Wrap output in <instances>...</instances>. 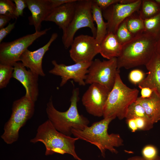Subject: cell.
<instances>
[{"instance_id":"obj_3","label":"cell","mask_w":160,"mask_h":160,"mask_svg":"<svg viewBox=\"0 0 160 160\" xmlns=\"http://www.w3.org/2000/svg\"><path fill=\"white\" fill-rule=\"evenodd\" d=\"M112 118H104L93 123L83 130L73 129L72 135L75 137L85 141L93 144L100 150L102 156H105V151L108 150L113 153L118 152L115 147L123 145L124 141L118 134H108V130Z\"/></svg>"},{"instance_id":"obj_10","label":"cell","mask_w":160,"mask_h":160,"mask_svg":"<svg viewBox=\"0 0 160 160\" xmlns=\"http://www.w3.org/2000/svg\"><path fill=\"white\" fill-rule=\"evenodd\" d=\"M142 0H136L128 4L117 3L102 10L103 17L107 20V33L115 34L119 25L127 17L139 11Z\"/></svg>"},{"instance_id":"obj_34","label":"cell","mask_w":160,"mask_h":160,"mask_svg":"<svg viewBox=\"0 0 160 160\" xmlns=\"http://www.w3.org/2000/svg\"><path fill=\"white\" fill-rule=\"evenodd\" d=\"M15 22L9 23L5 27L0 29V43L15 28Z\"/></svg>"},{"instance_id":"obj_6","label":"cell","mask_w":160,"mask_h":160,"mask_svg":"<svg viewBox=\"0 0 160 160\" xmlns=\"http://www.w3.org/2000/svg\"><path fill=\"white\" fill-rule=\"evenodd\" d=\"M35 103L25 95L13 102L12 114L1 136L6 144H11L17 141L20 129L34 114Z\"/></svg>"},{"instance_id":"obj_37","label":"cell","mask_w":160,"mask_h":160,"mask_svg":"<svg viewBox=\"0 0 160 160\" xmlns=\"http://www.w3.org/2000/svg\"><path fill=\"white\" fill-rule=\"evenodd\" d=\"M128 127L132 132H135L138 130L135 119H130L126 120Z\"/></svg>"},{"instance_id":"obj_36","label":"cell","mask_w":160,"mask_h":160,"mask_svg":"<svg viewBox=\"0 0 160 160\" xmlns=\"http://www.w3.org/2000/svg\"><path fill=\"white\" fill-rule=\"evenodd\" d=\"M52 9L65 4L73 2L76 0H49Z\"/></svg>"},{"instance_id":"obj_15","label":"cell","mask_w":160,"mask_h":160,"mask_svg":"<svg viewBox=\"0 0 160 160\" xmlns=\"http://www.w3.org/2000/svg\"><path fill=\"white\" fill-rule=\"evenodd\" d=\"M57 36V33H54L48 42L42 47L33 51L27 49L20 57V61L25 67L33 72L39 76H44L45 74L42 67L43 58L52 43Z\"/></svg>"},{"instance_id":"obj_38","label":"cell","mask_w":160,"mask_h":160,"mask_svg":"<svg viewBox=\"0 0 160 160\" xmlns=\"http://www.w3.org/2000/svg\"><path fill=\"white\" fill-rule=\"evenodd\" d=\"M11 19L7 16L0 15V29L4 28Z\"/></svg>"},{"instance_id":"obj_14","label":"cell","mask_w":160,"mask_h":160,"mask_svg":"<svg viewBox=\"0 0 160 160\" xmlns=\"http://www.w3.org/2000/svg\"><path fill=\"white\" fill-rule=\"evenodd\" d=\"M13 66V77L18 81L24 87L26 91L25 95L35 103L39 95V76L29 69L26 70L22 62L16 63Z\"/></svg>"},{"instance_id":"obj_22","label":"cell","mask_w":160,"mask_h":160,"mask_svg":"<svg viewBox=\"0 0 160 160\" xmlns=\"http://www.w3.org/2000/svg\"><path fill=\"white\" fill-rule=\"evenodd\" d=\"M139 11L140 17L145 20L159 14L160 12V5L154 0H142Z\"/></svg>"},{"instance_id":"obj_9","label":"cell","mask_w":160,"mask_h":160,"mask_svg":"<svg viewBox=\"0 0 160 160\" xmlns=\"http://www.w3.org/2000/svg\"><path fill=\"white\" fill-rule=\"evenodd\" d=\"M51 29L35 31L12 41L0 44V63L13 66L19 61L23 53L37 39L47 33Z\"/></svg>"},{"instance_id":"obj_27","label":"cell","mask_w":160,"mask_h":160,"mask_svg":"<svg viewBox=\"0 0 160 160\" xmlns=\"http://www.w3.org/2000/svg\"><path fill=\"white\" fill-rule=\"evenodd\" d=\"M13 66L0 63V89L6 87L13 77Z\"/></svg>"},{"instance_id":"obj_7","label":"cell","mask_w":160,"mask_h":160,"mask_svg":"<svg viewBox=\"0 0 160 160\" xmlns=\"http://www.w3.org/2000/svg\"><path fill=\"white\" fill-rule=\"evenodd\" d=\"M91 3V0H78L77 1L72 20L68 27L63 32L62 41L65 49L71 47L75 34L81 28H89L93 36L95 38L97 30L92 19Z\"/></svg>"},{"instance_id":"obj_11","label":"cell","mask_w":160,"mask_h":160,"mask_svg":"<svg viewBox=\"0 0 160 160\" xmlns=\"http://www.w3.org/2000/svg\"><path fill=\"white\" fill-rule=\"evenodd\" d=\"M69 51L70 56L75 63L91 62L100 52V46L95 38L81 34L74 39Z\"/></svg>"},{"instance_id":"obj_40","label":"cell","mask_w":160,"mask_h":160,"mask_svg":"<svg viewBox=\"0 0 160 160\" xmlns=\"http://www.w3.org/2000/svg\"><path fill=\"white\" fill-rule=\"evenodd\" d=\"M156 52L160 55V39L158 40L157 42Z\"/></svg>"},{"instance_id":"obj_30","label":"cell","mask_w":160,"mask_h":160,"mask_svg":"<svg viewBox=\"0 0 160 160\" xmlns=\"http://www.w3.org/2000/svg\"><path fill=\"white\" fill-rule=\"evenodd\" d=\"M142 156L146 159L152 160L158 155V150L156 148L151 145L145 146L142 150Z\"/></svg>"},{"instance_id":"obj_28","label":"cell","mask_w":160,"mask_h":160,"mask_svg":"<svg viewBox=\"0 0 160 160\" xmlns=\"http://www.w3.org/2000/svg\"><path fill=\"white\" fill-rule=\"evenodd\" d=\"M13 1L10 0H0V14L11 19H17L16 7Z\"/></svg>"},{"instance_id":"obj_21","label":"cell","mask_w":160,"mask_h":160,"mask_svg":"<svg viewBox=\"0 0 160 160\" xmlns=\"http://www.w3.org/2000/svg\"><path fill=\"white\" fill-rule=\"evenodd\" d=\"M91 9L93 21L97 25L95 39L97 44L100 45L107 33V23L103 20L102 10L92 0Z\"/></svg>"},{"instance_id":"obj_41","label":"cell","mask_w":160,"mask_h":160,"mask_svg":"<svg viewBox=\"0 0 160 160\" xmlns=\"http://www.w3.org/2000/svg\"><path fill=\"white\" fill-rule=\"evenodd\" d=\"M154 1L158 4L160 5V0H154Z\"/></svg>"},{"instance_id":"obj_2","label":"cell","mask_w":160,"mask_h":160,"mask_svg":"<svg viewBox=\"0 0 160 160\" xmlns=\"http://www.w3.org/2000/svg\"><path fill=\"white\" fill-rule=\"evenodd\" d=\"M79 93L78 88L73 89L70 106L64 112L59 111L55 108L52 97L47 104L46 111L48 119L56 129L69 136L72 135L73 129L83 130L88 126L90 122L87 118L79 113L77 105Z\"/></svg>"},{"instance_id":"obj_17","label":"cell","mask_w":160,"mask_h":160,"mask_svg":"<svg viewBox=\"0 0 160 160\" xmlns=\"http://www.w3.org/2000/svg\"><path fill=\"white\" fill-rule=\"evenodd\" d=\"M77 0L53 9L44 21L55 23L63 32L72 20Z\"/></svg>"},{"instance_id":"obj_19","label":"cell","mask_w":160,"mask_h":160,"mask_svg":"<svg viewBox=\"0 0 160 160\" xmlns=\"http://www.w3.org/2000/svg\"><path fill=\"white\" fill-rule=\"evenodd\" d=\"M99 53L103 57L109 60L118 57L120 55L122 45L115 34L108 33L99 45Z\"/></svg>"},{"instance_id":"obj_33","label":"cell","mask_w":160,"mask_h":160,"mask_svg":"<svg viewBox=\"0 0 160 160\" xmlns=\"http://www.w3.org/2000/svg\"><path fill=\"white\" fill-rule=\"evenodd\" d=\"M16 7V13L17 18L23 15V10L27 7L25 0H13Z\"/></svg>"},{"instance_id":"obj_23","label":"cell","mask_w":160,"mask_h":160,"mask_svg":"<svg viewBox=\"0 0 160 160\" xmlns=\"http://www.w3.org/2000/svg\"><path fill=\"white\" fill-rule=\"evenodd\" d=\"M126 19L127 28L130 33L135 37L145 32L144 20L139 15L133 14Z\"/></svg>"},{"instance_id":"obj_32","label":"cell","mask_w":160,"mask_h":160,"mask_svg":"<svg viewBox=\"0 0 160 160\" xmlns=\"http://www.w3.org/2000/svg\"><path fill=\"white\" fill-rule=\"evenodd\" d=\"M92 1L102 10L112 4L120 3L121 0H92Z\"/></svg>"},{"instance_id":"obj_13","label":"cell","mask_w":160,"mask_h":160,"mask_svg":"<svg viewBox=\"0 0 160 160\" xmlns=\"http://www.w3.org/2000/svg\"><path fill=\"white\" fill-rule=\"evenodd\" d=\"M110 91L100 84H90L81 98L82 104L87 111L95 116H103L104 107Z\"/></svg>"},{"instance_id":"obj_18","label":"cell","mask_w":160,"mask_h":160,"mask_svg":"<svg viewBox=\"0 0 160 160\" xmlns=\"http://www.w3.org/2000/svg\"><path fill=\"white\" fill-rule=\"evenodd\" d=\"M145 66L148 75L138 87L150 88L160 96V55L156 52Z\"/></svg>"},{"instance_id":"obj_24","label":"cell","mask_w":160,"mask_h":160,"mask_svg":"<svg viewBox=\"0 0 160 160\" xmlns=\"http://www.w3.org/2000/svg\"><path fill=\"white\" fill-rule=\"evenodd\" d=\"M145 32L160 39V12L155 16L144 20Z\"/></svg>"},{"instance_id":"obj_1","label":"cell","mask_w":160,"mask_h":160,"mask_svg":"<svg viewBox=\"0 0 160 160\" xmlns=\"http://www.w3.org/2000/svg\"><path fill=\"white\" fill-rule=\"evenodd\" d=\"M157 41L153 36L144 32L122 45L121 53L117 58L118 69L145 65L156 52Z\"/></svg>"},{"instance_id":"obj_31","label":"cell","mask_w":160,"mask_h":160,"mask_svg":"<svg viewBox=\"0 0 160 160\" xmlns=\"http://www.w3.org/2000/svg\"><path fill=\"white\" fill-rule=\"evenodd\" d=\"M135 119L138 129L147 131L150 130L153 127L154 124L149 119L143 118H138Z\"/></svg>"},{"instance_id":"obj_29","label":"cell","mask_w":160,"mask_h":160,"mask_svg":"<svg viewBox=\"0 0 160 160\" xmlns=\"http://www.w3.org/2000/svg\"><path fill=\"white\" fill-rule=\"evenodd\" d=\"M145 75V73L142 71L138 69H134L129 73L128 79L132 84H138L144 80Z\"/></svg>"},{"instance_id":"obj_26","label":"cell","mask_w":160,"mask_h":160,"mask_svg":"<svg viewBox=\"0 0 160 160\" xmlns=\"http://www.w3.org/2000/svg\"><path fill=\"white\" fill-rule=\"evenodd\" d=\"M115 35L118 41L122 45L128 42L135 37L128 30L125 20L119 25Z\"/></svg>"},{"instance_id":"obj_4","label":"cell","mask_w":160,"mask_h":160,"mask_svg":"<svg viewBox=\"0 0 160 160\" xmlns=\"http://www.w3.org/2000/svg\"><path fill=\"white\" fill-rule=\"evenodd\" d=\"M79 138L68 136L57 131L49 120L39 126L35 136L30 140L31 143L38 142L44 145L46 155L55 153L72 155L77 160H82L75 151V143Z\"/></svg>"},{"instance_id":"obj_5","label":"cell","mask_w":160,"mask_h":160,"mask_svg":"<svg viewBox=\"0 0 160 160\" xmlns=\"http://www.w3.org/2000/svg\"><path fill=\"white\" fill-rule=\"evenodd\" d=\"M119 71L117 73L114 86L110 92L104 107V118H125L129 106L136 102L139 93L136 88H131L123 82Z\"/></svg>"},{"instance_id":"obj_16","label":"cell","mask_w":160,"mask_h":160,"mask_svg":"<svg viewBox=\"0 0 160 160\" xmlns=\"http://www.w3.org/2000/svg\"><path fill=\"white\" fill-rule=\"evenodd\" d=\"M27 7L31 13L29 23L33 25L36 31H41V24L52 9L49 0H25Z\"/></svg>"},{"instance_id":"obj_12","label":"cell","mask_w":160,"mask_h":160,"mask_svg":"<svg viewBox=\"0 0 160 160\" xmlns=\"http://www.w3.org/2000/svg\"><path fill=\"white\" fill-rule=\"evenodd\" d=\"M92 62H79L66 65L58 64L56 60H53L52 63L54 67L49 72L61 77L60 87L63 86L70 79L73 80L80 86H84L86 84L85 81Z\"/></svg>"},{"instance_id":"obj_20","label":"cell","mask_w":160,"mask_h":160,"mask_svg":"<svg viewBox=\"0 0 160 160\" xmlns=\"http://www.w3.org/2000/svg\"><path fill=\"white\" fill-rule=\"evenodd\" d=\"M136 102L143 107L154 124L160 120V96L156 91L149 98L138 97Z\"/></svg>"},{"instance_id":"obj_25","label":"cell","mask_w":160,"mask_h":160,"mask_svg":"<svg viewBox=\"0 0 160 160\" xmlns=\"http://www.w3.org/2000/svg\"><path fill=\"white\" fill-rule=\"evenodd\" d=\"M138 118H143L151 120L143 107L135 102L131 104L128 107L125 118L126 120H127Z\"/></svg>"},{"instance_id":"obj_8","label":"cell","mask_w":160,"mask_h":160,"mask_svg":"<svg viewBox=\"0 0 160 160\" xmlns=\"http://www.w3.org/2000/svg\"><path fill=\"white\" fill-rule=\"evenodd\" d=\"M119 71L117 58L102 61L96 59L92 61L88 68L85 84H99L110 91L114 86L117 73Z\"/></svg>"},{"instance_id":"obj_35","label":"cell","mask_w":160,"mask_h":160,"mask_svg":"<svg viewBox=\"0 0 160 160\" xmlns=\"http://www.w3.org/2000/svg\"><path fill=\"white\" fill-rule=\"evenodd\" d=\"M141 89L140 97L143 98H148L152 95L153 90L148 87H138Z\"/></svg>"},{"instance_id":"obj_39","label":"cell","mask_w":160,"mask_h":160,"mask_svg":"<svg viewBox=\"0 0 160 160\" xmlns=\"http://www.w3.org/2000/svg\"><path fill=\"white\" fill-rule=\"evenodd\" d=\"M127 160H160V156L158 155L153 159L148 160L145 159L142 156H136L128 158Z\"/></svg>"}]
</instances>
